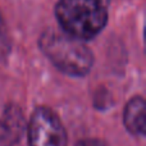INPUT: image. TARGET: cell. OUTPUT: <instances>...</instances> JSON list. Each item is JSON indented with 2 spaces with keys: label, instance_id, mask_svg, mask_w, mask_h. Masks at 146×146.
<instances>
[{
  "label": "cell",
  "instance_id": "6da1fadb",
  "mask_svg": "<svg viewBox=\"0 0 146 146\" xmlns=\"http://www.w3.org/2000/svg\"><path fill=\"white\" fill-rule=\"evenodd\" d=\"M109 9L110 0H58L55 17L63 32L85 42L105 28Z\"/></svg>",
  "mask_w": 146,
  "mask_h": 146
},
{
  "label": "cell",
  "instance_id": "7a4b0ae2",
  "mask_svg": "<svg viewBox=\"0 0 146 146\" xmlns=\"http://www.w3.org/2000/svg\"><path fill=\"white\" fill-rule=\"evenodd\" d=\"M40 50L58 71L71 77H85L94 66V54L83 41L63 31L48 28L38 38Z\"/></svg>",
  "mask_w": 146,
  "mask_h": 146
},
{
  "label": "cell",
  "instance_id": "3957f363",
  "mask_svg": "<svg viewBox=\"0 0 146 146\" xmlns=\"http://www.w3.org/2000/svg\"><path fill=\"white\" fill-rule=\"evenodd\" d=\"M28 146H67V132L53 109L37 106L27 126Z\"/></svg>",
  "mask_w": 146,
  "mask_h": 146
},
{
  "label": "cell",
  "instance_id": "277c9868",
  "mask_svg": "<svg viewBox=\"0 0 146 146\" xmlns=\"http://www.w3.org/2000/svg\"><path fill=\"white\" fill-rule=\"evenodd\" d=\"M26 129V119L19 105L9 103L0 115V145L13 146L21 140Z\"/></svg>",
  "mask_w": 146,
  "mask_h": 146
},
{
  "label": "cell",
  "instance_id": "5b68a950",
  "mask_svg": "<svg viewBox=\"0 0 146 146\" xmlns=\"http://www.w3.org/2000/svg\"><path fill=\"white\" fill-rule=\"evenodd\" d=\"M123 123L129 133L144 136L146 129V105L142 96L137 95L128 100L123 111Z\"/></svg>",
  "mask_w": 146,
  "mask_h": 146
},
{
  "label": "cell",
  "instance_id": "8992f818",
  "mask_svg": "<svg viewBox=\"0 0 146 146\" xmlns=\"http://www.w3.org/2000/svg\"><path fill=\"white\" fill-rule=\"evenodd\" d=\"M10 49H12V40H10L4 15L0 10V58H7L10 53Z\"/></svg>",
  "mask_w": 146,
  "mask_h": 146
},
{
  "label": "cell",
  "instance_id": "52a82bcc",
  "mask_svg": "<svg viewBox=\"0 0 146 146\" xmlns=\"http://www.w3.org/2000/svg\"><path fill=\"white\" fill-rule=\"evenodd\" d=\"M76 146H105V144L98 139H85L78 141Z\"/></svg>",
  "mask_w": 146,
  "mask_h": 146
}]
</instances>
